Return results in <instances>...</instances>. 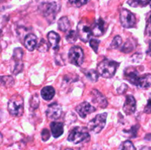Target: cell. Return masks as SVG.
Returning a JSON list of instances; mask_svg holds the SVG:
<instances>
[{"instance_id":"ba28073f","label":"cell","mask_w":151,"mask_h":150,"mask_svg":"<svg viewBox=\"0 0 151 150\" xmlns=\"http://www.w3.org/2000/svg\"><path fill=\"white\" fill-rule=\"evenodd\" d=\"M120 22L124 28H133L136 25V17L134 13L127 9H122L120 12Z\"/></svg>"},{"instance_id":"e575fe53","label":"cell","mask_w":151,"mask_h":150,"mask_svg":"<svg viewBox=\"0 0 151 150\" xmlns=\"http://www.w3.org/2000/svg\"><path fill=\"white\" fill-rule=\"evenodd\" d=\"M141 150H150V148H149V147H147V146H145L143 147L142 149H141Z\"/></svg>"},{"instance_id":"7402d4cb","label":"cell","mask_w":151,"mask_h":150,"mask_svg":"<svg viewBox=\"0 0 151 150\" xmlns=\"http://www.w3.org/2000/svg\"><path fill=\"white\" fill-rule=\"evenodd\" d=\"M85 75L87 79H89L91 82H97L99 78V73L94 69H89L85 71Z\"/></svg>"},{"instance_id":"f1b7e54d","label":"cell","mask_w":151,"mask_h":150,"mask_svg":"<svg viewBox=\"0 0 151 150\" xmlns=\"http://www.w3.org/2000/svg\"><path fill=\"white\" fill-rule=\"evenodd\" d=\"M30 101H34V102H30V106L32 108H37L38 107V104H39V99H38V95H34L31 98Z\"/></svg>"},{"instance_id":"83f0119b","label":"cell","mask_w":151,"mask_h":150,"mask_svg":"<svg viewBox=\"0 0 151 150\" xmlns=\"http://www.w3.org/2000/svg\"><path fill=\"white\" fill-rule=\"evenodd\" d=\"M89 44L91 47L92 48V49L95 51L96 53H97V51H98V48H99V45L100 44V41L99 40L94 39V38H92V39L90 40Z\"/></svg>"},{"instance_id":"e0dca14e","label":"cell","mask_w":151,"mask_h":150,"mask_svg":"<svg viewBox=\"0 0 151 150\" xmlns=\"http://www.w3.org/2000/svg\"><path fill=\"white\" fill-rule=\"evenodd\" d=\"M104 25L105 22L102 19H100L97 21H96L94 22V25H93V27L91 28L93 35H94V36L97 37L103 35L105 32Z\"/></svg>"},{"instance_id":"4fadbf2b","label":"cell","mask_w":151,"mask_h":150,"mask_svg":"<svg viewBox=\"0 0 151 150\" xmlns=\"http://www.w3.org/2000/svg\"><path fill=\"white\" fill-rule=\"evenodd\" d=\"M95 110V107L91 105V104H90L88 102H87V101H83V102L81 103L76 107L77 113L83 119H85L88 114L94 113Z\"/></svg>"},{"instance_id":"836d02e7","label":"cell","mask_w":151,"mask_h":150,"mask_svg":"<svg viewBox=\"0 0 151 150\" xmlns=\"http://www.w3.org/2000/svg\"><path fill=\"white\" fill-rule=\"evenodd\" d=\"M127 89H128V85H127L126 84H122V85H121V86L117 89L118 94H124V93L126 91Z\"/></svg>"},{"instance_id":"484cf974","label":"cell","mask_w":151,"mask_h":150,"mask_svg":"<svg viewBox=\"0 0 151 150\" xmlns=\"http://www.w3.org/2000/svg\"><path fill=\"white\" fill-rule=\"evenodd\" d=\"M119 150H136V148L131 141H125L122 144Z\"/></svg>"},{"instance_id":"cb8c5ba5","label":"cell","mask_w":151,"mask_h":150,"mask_svg":"<svg viewBox=\"0 0 151 150\" xmlns=\"http://www.w3.org/2000/svg\"><path fill=\"white\" fill-rule=\"evenodd\" d=\"M50 46L51 45H50V44L49 43V41L47 42V41H45L44 39H41V41H40L39 44H38L37 49H38V51H41V52H45V51H47L49 50Z\"/></svg>"},{"instance_id":"5bb4252c","label":"cell","mask_w":151,"mask_h":150,"mask_svg":"<svg viewBox=\"0 0 151 150\" xmlns=\"http://www.w3.org/2000/svg\"><path fill=\"white\" fill-rule=\"evenodd\" d=\"M137 110V101L134 96L128 95L123 105V111L126 115L134 114Z\"/></svg>"},{"instance_id":"f546056e","label":"cell","mask_w":151,"mask_h":150,"mask_svg":"<svg viewBox=\"0 0 151 150\" xmlns=\"http://www.w3.org/2000/svg\"><path fill=\"white\" fill-rule=\"evenodd\" d=\"M7 79H8V76H2L1 77V82H6L7 81V82H5L4 84L5 86H11V85H13V83H14V79H13V78L12 76H10L9 80H7Z\"/></svg>"},{"instance_id":"8992f818","label":"cell","mask_w":151,"mask_h":150,"mask_svg":"<svg viewBox=\"0 0 151 150\" xmlns=\"http://www.w3.org/2000/svg\"><path fill=\"white\" fill-rule=\"evenodd\" d=\"M68 58L71 64L76 66H81L84 60L83 51L80 46H72L69 49Z\"/></svg>"},{"instance_id":"ffe728a7","label":"cell","mask_w":151,"mask_h":150,"mask_svg":"<svg viewBox=\"0 0 151 150\" xmlns=\"http://www.w3.org/2000/svg\"><path fill=\"white\" fill-rule=\"evenodd\" d=\"M58 29L62 32H66L70 27V22H69V19L66 16H63L59 19L58 22Z\"/></svg>"},{"instance_id":"603a6c76","label":"cell","mask_w":151,"mask_h":150,"mask_svg":"<svg viewBox=\"0 0 151 150\" xmlns=\"http://www.w3.org/2000/svg\"><path fill=\"white\" fill-rule=\"evenodd\" d=\"M78 38V32H75V30L69 31V32L67 33V35H66V41H67V42L69 43V44H74V43L76 42Z\"/></svg>"},{"instance_id":"8fae6325","label":"cell","mask_w":151,"mask_h":150,"mask_svg":"<svg viewBox=\"0 0 151 150\" xmlns=\"http://www.w3.org/2000/svg\"><path fill=\"white\" fill-rule=\"evenodd\" d=\"M62 113L63 111H62L61 106L56 102L50 104L46 111L47 116L49 119H51V120L58 119L61 116Z\"/></svg>"},{"instance_id":"d4e9b609","label":"cell","mask_w":151,"mask_h":150,"mask_svg":"<svg viewBox=\"0 0 151 150\" xmlns=\"http://www.w3.org/2000/svg\"><path fill=\"white\" fill-rule=\"evenodd\" d=\"M122 39L119 35H116L114 38L113 41H112L111 44V49H118L119 46L122 44Z\"/></svg>"},{"instance_id":"30bf717a","label":"cell","mask_w":151,"mask_h":150,"mask_svg":"<svg viewBox=\"0 0 151 150\" xmlns=\"http://www.w3.org/2000/svg\"><path fill=\"white\" fill-rule=\"evenodd\" d=\"M77 32H78V38L83 42H88V40L91 38L92 34V29L89 26H87L84 22L81 21L77 26Z\"/></svg>"},{"instance_id":"7a4b0ae2","label":"cell","mask_w":151,"mask_h":150,"mask_svg":"<svg viewBox=\"0 0 151 150\" xmlns=\"http://www.w3.org/2000/svg\"><path fill=\"white\" fill-rule=\"evenodd\" d=\"M119 63L114 60H105L100 62L97 66V72L101 76L104 78H111L116 74Z\"/></svg>"},{"instance_id":"2e32d148","label":"cell","mask_w":151,"mask_h":150,"mask_svg":"<svg viewBox=\"0 0 151 150\" xmlns=\"http://www.w3.org/2000/svg\"><path fill=\"white\" fill-rule=\"evenodd\" d=\"M52 134L55 138L61 136L63 133V124L62 122L53 121L50 124Z\"/></svg>"},{"instance_id":"52a82bcc","label":"cell","mask_w":151,"mask_h":150,"mask_svg":"<svg viewBox=\"0 0 151 150\" xmlns=\"http://www.w3.org/2000/svg\"><path fill=\"white\" fill-rule=\"evenodd\" d=\"M40 8L43 16L50 22L55 20L57 13L58 12V6L55 2L44 3L41 4Z\"/></svg>"},{"instance_id":"7c38bea8","label":"cell","mask_w":151,"mask_h":150,"mask_svg":"<svg viewBox=\"0 0 151 150\" xmlns=\"http://www.w3.org/2000/svg\"><path fill=\"white\" fill-rule=\"evenodd\" d=\"M91 101L95 105H97L101 108H106L108 106V101L106 98L97 90L93 89L91 91Z\"/></svg>"},{"instance_id":"4316f807","label":"cell","mask_w":151,"mask_h":150,"mask_svg":"<svg viewBox=\"0 0 151 150\" xmlns=\"http://www.w3.org/2000/svg\"><path fill=\"white\" fill-rule=\"evenodd\" d=\"M89 0H69V2L71 5L75 7H81V6L86 4Z\"/></svg>"},{"instance_id":"3957f363","label":"cell","mask_w":151,"mask_h":150,"mask_svg":"<svg viewBox=\"0 0 151 150\" xmlns=\"http://www.w3.org/2000/svg\"><path fill=\"white\" fill-rule=\"evenodd\" d=\"M90 135L88 132V129L81 126L74 127L69 132L68 135V141L75 144H81L85 141H89Z\"/></svg>"},{"instance_id":"5b68a950","label":"cell","mask_w":151,"mask_h":150,"mask_svg":"<svg viewBox=\"0 0 151 150\" xmlns=\"http://www.w3.org/2000/svg\"><path fill=\"white\" fill-rule=\"evenodd\" d=\"M107 113L98 114L93 119H91L88 124V129L91 132L97 134L101 132L105 127L107 119Z\"/></svg>"},{"instance_id":"6da1fadb","label":"cell","mask_w":151,"mask_h":150,"mask_svg":"<svg viewBox=\"0 0 151 150\" xmlns=\"http://www.w3.org/2000/svg\"><path fill=\"white\" fill-rule=\"evenodd\" d=\"M124 76L128 82L142 89H147L151 86V74L139 76L137 70L128 68L125 71Z\"/></svg>"},{"instance_id":"d6986e66","label":"cell","mask_w":151,"mask_h":150,"mask_svg":"<svg viewBox=\"0 0 151 150\" xmlns=\"http://www.w3.org/2000/svg\"><path fill=\"white\" fill-rule=\"evenodd\" d=\"M55 94V90L52 86H46L42 88L41 91V97L44 100H51Z\"/></svg>"},{"instance_id":"d590c367","label":"cell","mask_w":151,"mask_h":150,"mask_svg":"<svg viewBox=\"0 0 151 150\" xmlns=\"http://www.w3.org/2000/svg\"><path fill=\"white\" fill-rule=\"evenodd\" d=\"M65 150H73V149H65Z\"/></svg>"},{"instance_id":"9a60e30c","label":"cell","mask_w":151,"mask_h":150,"mask_svg":"<svg viewBox=\"0 0 151 150\" xmlns=\"http://www.w3.org/2000/svg\"><path fill=\"white\" fill-rule=\"evenodd\" d=\"M37 37L34 34H28L24 38V44L26 49L29 51H32L37 46Z\"/></svg>"},{"instance_id":"1f68e13d","label":"cell","mask_w":151,"mask_h":150,"mask_svg":"<svg viewBox=\"0 0 151 150\" xmlns=\"http://www.w3.org/2000/svg\"><path fill=\"white\" fill-rule=\"evenodd\" d=\"M146 33L151 38V14L147 19V25H146Z\"/></svg>"},{"instance_id":"d6a6232c","label":"cell","mask_w":151,"mask_h":150,"mask_svg":"<svg viewBox=\"0 0 151 150\" xmlns=\"http://www.w3.org/2000/svg\"><path fill=\"white\" fill-rule=\"evenodd\" d=\"M144 112L145 113H147V114L151 113V96L148 99V100H147V104H146V106L145 107Z\"/></svg>"},{"instance_id":"4dcf8cb0","label":"cell","mask_w":151,"mask_h":150,"mask_svg":"<svg viewBox=\"0 0 151 150\" xmlns=\"http://www.w3.org/2000/svg\"><path fill=\"white\" fill-rule=\"evenodd\" d=\"M50 132L47 129H44L41 131V138L44 141H47L50 139Z\"/></svg>"},{"instance_id":"44dd1931","label":"cell","mask_w":151,"mask_h":150,"mask_svg":"<svg viewBox=\"0 0 151 150\" xmlns=\"http://www.w3.org/2000/svg\"><path fill=\"white\" fill-rule=\"evenodd\" d=\"M128 4L132 7H144L150 4V0H128Z\"/></svg>"},{"instance_id":"ac0fdd59","label":"cell","mask_w":151,"mask_h":150,"mask_svg":"<svg viewBox=\"0 0 151 150\" xmlns=\"http://www.w3.org/2000/svg\"><path fill=\"white\" fill-rule=\"evenodd\" d=\"M47 39H48L49 43L50 44L51 46L54 50H58L59 49L58 44L60 42V36L58 34L56 33L55 32H49L47 34Z\"/></svg>"},{"instance_id":"277c9868","label":"cell","mask_w":151,"mask_h":150,"mask_svg":"<svg viewBox=\"0 0 151 150\" xmlns=\"http://www.w3.org/2000/svg\"><path fill=\"white\" fill-rule=\"evenodd\" d=\"M7 110L11 116H21L24 113V99L19 94L13 96L7 104Z\"/></svg>"},{"instance_id":"8d00e7d4","label":"cell","mask_w":151,"mask_h":150,"mask_svg":"<svg viewBox=\"0 0 151 150\" xmlns=\"http://www.w3.org/2000/svg\"><path fill=\"white\" fill-rule=\"evenodd\" d=\"M150 5V7H151V0H150V4H149Z\"/></svg>"},{"instance_id":"9c48e42d","label":"cell","mask_w":151,"mask_h":150,"mask_svg":"<svg viewBox=\"0 0 151 150\" xmlns=\"http://www.w3.org/2000/svg\"><path fill=\"white\" fill-rule=\"evenodd\" d=\"M24 55V51L22 48H16L13 50V60L15 63L14 68L13 69V74H18L20 73L23 69L22 57Z\"/></svg>"}]
</instances>
